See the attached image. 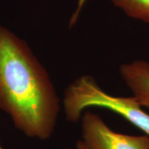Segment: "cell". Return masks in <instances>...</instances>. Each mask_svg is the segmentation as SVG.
I'll return each mask as SVG.
<instances>
[{"instance_id":"1","label":"cell","mask_w":149,"mask_h":149,"mask_svg":"<svg viewBox=\"0 0 149 149\" xmlns=\"http://www.w3.org/2000/svg\"><path fill=\"white\" fill-rule=\"evenodd\" d=\"M0 110L26 137L44 141L57 125L60 101L47 70L25 41L0 26Z\"/></svg>"},{"instance_id":"2","label":"cell","mask_w":149,"mask_h":149,"mask_svg":"<svg viewBox=\"0 0 149 149\" xmlns=\"http://www.w3.org/2000/svg\"><path fill=\"white\" fill-rule=\"evenodd\" d=\"M91 107L103 108L116 113L149 136V114L134 96H115L106 92L90 75H82L65 90L63 109L66 119L78 122Z\"/></svg>"},{"instance_id":"3","label":"cell","mask_w":149,"mask_h":149,"mask_svg":"<svg viewBox=\"0 0 149 149\" xmlns=\"http://www.w3.org/2000/svg\"><path fill=\"white\" fill-rule=\"evenodd\" d=\"M81 139L91 149H149V136L113 130L98 114L86 111L81 117Z\"/></svg>"},{"instance_id":"4","label":"cell","mask_w":149,"mask_h":149,"mask_svg":"<svg viewBox=\"0 0 149 149\" xmlns=\"http://www.w3.org/2000/svg\"><path fill=\"white\" fill-rule=\"evenodd\" d=\"M119 72L141 107L149 109V61L137 59L125 63Z\"/></svg>"},{"instance_id":"5","label":"cell","mask_w":149,"mask_h":149,"mask_svg":"<svg viewBox=\"0 0 149 149\" xmlns=\"http://www.w3.org/2000/svg\"><path fill=\"white\" fill-rule=\"evenodd\" d=\"M128 17L149 24V0H111Z\"/></svg>"},{"instance_id":"6","label":"cell","mask_w":149,"mask_h":149,"mask_svg":"<svg viewBox=\"0 0 149 149\" xmlns=\"http://www.w3.org/2000/svg\"><path fill=\"white\" fill-rule=\"evenodd\" d=\"M66 149H69V148H66ZM75 149H91L88 145L82 139H79L76 143Z\"/></svg>"},{"instance_id":"7","label":"cell","mask_w":149,"mask_h":149,"mask_svg":"<svg viewBox=\"0 0 149 149\" xmlns=\"http://www.w3.org/2000/svg\"><path fill=\"white\" fill-rule=\"evenodd\" d=\"M0 149H6L5 148H3V147L2 144H1V141H0Z\"/></svg>"}]
</instances>
